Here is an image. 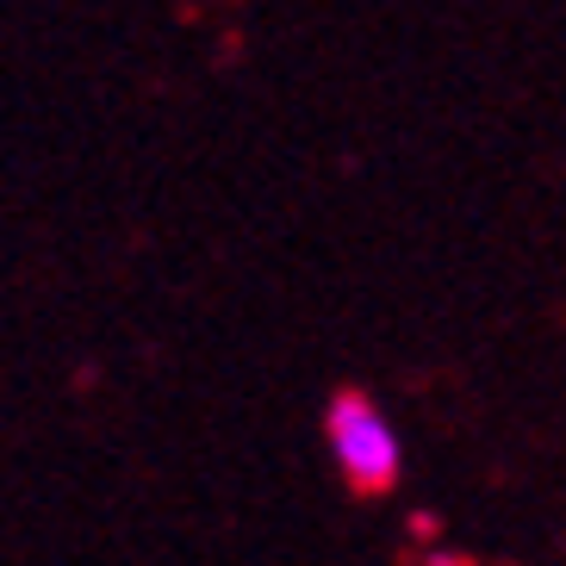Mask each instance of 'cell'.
I'll use <instances>...</instances> for the list:
<instances>
[{
    "mask_svg": "<svg viewBox=\"0 0 566 566\" xmlns=\"http://www.w3.org/2000/svg\"><path fill=\"white\" fill-rule=\"evenodd\" d=\"M324 442H331L336 473L355 485V492H392L405 473V442L392 430V417L367 392H336L331 411H324Z\"/></svg>",
    "mask_w": 566,
    "mask_h": 566,
    "instance_id": "6da1fadb",
    "label": "cell"
}]
</instances>
